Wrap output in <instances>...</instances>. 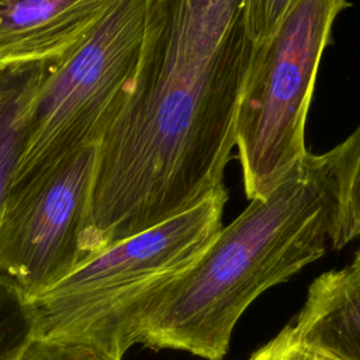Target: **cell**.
I'll use <instances>...</instances> for the list:
<instances>
[{
	"mask_svg": "<svg viewBox=\"0 0 360 360\" xmlns=\"http://www.w3.org/2000/svg\"><path fill=\"white\" fill-rule=\"evenodd\" d=\"M252 49L243 0H146L138 66L98 145L82 260L225 187Z\"/></svg>",
	"mask_w": 360,
	"mask_h": 360,
	"instance_id": "cell-1",
	"label": "cell"
},
{
	"mask_svg": "<svg viewBox=\"0 0 360 360\" xmlns=\"http://www.w3.org/2000/svg\"><path fill=\"white\" fill-rule=\"evenodd\" d=\"M332 214L325 166L309 152L155 292L135 343L222 360L246 308L323 256Z\"/></svg>",
	"mask_w": 360,
	"mask_h": 360,
	"instance_id": "cell-2",
	"label": "cell"
},
{
	"mask_svg": "<svg viewBox=\"0 0 360 360\" xmlns=\"http://www.w3.org/2000/svg\"><path fill=\"white\" fill-rule=\"evenodd\" d=\"M218 188L193 208L82 260L28 301L34 336L91 342L124 356L155 292L187 267L222 228Z\"/></svg>",
	"mask_w": 360,
	"mask_h": 360,
	"instance_id": "cell-3",
	"label": "cell"
},
{
	"mask_svg": "<svg viewBox=\"0 0 360 360\" xmlns=\"http://www.w3.org/2000/svg\"><path fill=\"white\" fill-rule=\"evenodd\" d=\"M347 0H297L276 30L253 44L235 146L246 197L271 190L309 152L305 124L322 55Z\"/></svg>",
	"mask_w": 360,
	"mask_h": 360,
	"instance_id": "cell-4",
	"label": "cell"
},
{
	"mask_svg": "<svg viewBox=\"0 0 360 360\" xmlns=\"http://www.w3.org/2000/svg\"><path fill=\"white\" fill-rule=\"evenodd\" d=\"M145 18L146 0H114L83 42L49 65L27 117L11 181L100 145L134 79Z\"/></svg>",
	"mask_w": 360,
	"mask_h": 360,
	"instance_id": "cell-5",
	"label": "cell"
},
{
	"mask_svg": "<svg viewBox=\"0 0 360 360\" xmlns=\"http://www.w3.org/2000/svg\"><path fill=\"white\" fill-rule=\"evenodd\" d=\"M97 156L98 145H87L10 184L0 217V274L27 301L82 262Z\"/></svg>",
	"mask_w": 360,
	"mask_h": 360,
	"instance_id": "cell-6",
	"label": "cell"
},
{
	"mask_svg": "<svg viewBox=\"0 0 360 360\" xmlns=\"http://www.w3.org/2000/svg\"><path fill=\"white\" fill-rule=\"evenodd\" d=\"M114 0H0V72L56 62L77 48Z\"/></svg>",
	"mask_w": 360,
	"mask_h": 360,
	"instance_id": "cell-7",
	"label": "cell"
},
{
	"mask_svg": "<svg viewBox=\"0 0 360 360\" xmlns=\"http://www.w3.org/2000/svg\"><path fill=\"white\" fill-rule=\"evenodd\" d=\"M288 326L300 343L330 360H360V246L343 269L311 283Z\"/></svg>",
	"mask_w": 360,
	"mask_h": 360,
	"instance_id": "cell-8",
	"label": "cell"
},
{
	"mask_svg": "<svg viewBox=\"0 0 360 360\" xmlns=\"http://www.w3.org/2000/svg\"><path fill=\"white\" fill-rule=\"evenodd\" d=\"M51 62L0 72V217L18 162L27 117Z\"/></svg>",
	"mask_w": 360,
	"mask_h": 360,
	"instance_id": "cell-9",
	"label": "cell"
},
{
	"mask_svg": "<svg viewBox=\"0 0 360 360\" xmlns=\"http://www.w3.org/2000/svg\"><path fill=\"white\" fill-rule=\"evenodd\" d=\"M321 159L333 198L329 243L333 249H342L360 238V124Z\"/></svg>",
	"mask_w": 360,
	"mask_h": 360,
	"instance_id": "cell-10",
	"label": "cell"
},
{
	"mask_svg": "<svg viewBox=\"0 0 360 360\" xmlns=\"http://www.w3.org/2000/svg\"><path fill=\"white\" fill-rule=\"evenodd\" d=\"M32 335L28 301L8 277L0 274V360H17Z\"/></svg>",
	"mask_w": 360,
	"mask_h": 360,
	"instance_id": "cell-11",
	"label": "cell"
},
{
	"mask_svg": "<svg viewBox=\"0 0 360 360\" xmlns=\"http://www.w3.org/2000/svg\"><path fill=\"white\" fill-rule=\"evenodd\" d=\"M17 360H122V357L87 340L32 335Z\"/></svg>",
	"mask_w": 360,
	"mask_h": 360,
	"instance_id": "cell-12",
	"label": "cell"
},
{
	"mask_svg": "<svg viewBox=\"0 0 360 360\" xmlns=\"http://www.w3.org/2000/svg\"><path fill=\"white\" fill-rule=\"evenodd\" d=\"M297 0H243L248 34L253 44L269 37Z\"/></svg>",
	"mask_w": 360,
	"mask_h": 360,
	"instance_id": "cell-13",
	"label": "cell"
},
{
	"mask_svg": "<svg viewBox=\"0 0 360 360\" xmlns=\"http://www.w3.org/2000/svg\"><path fill=\"white\" fill-rule=\"evenodd\" d=\"M248 360H330L300 343L287 325Z\"/></svg>",
	"mask_w": 360,
	"mask_h": 360,
	"instance_id": "cell-14",
	"label": "cell"
}]
</instances>
